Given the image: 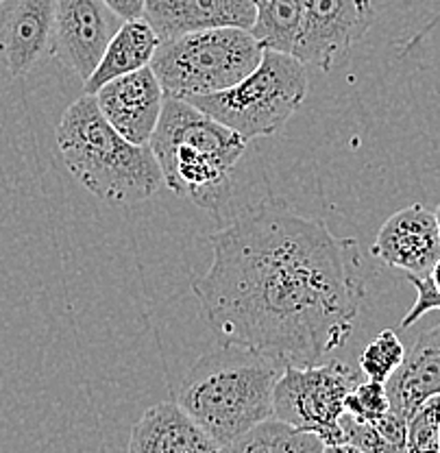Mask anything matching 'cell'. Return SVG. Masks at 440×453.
<instances>
[{"instance_id":"cell-1","label":"cell","mask_w":440,"mask_h":453,"mask_svg":"<svg viewBox=\"0 0 440 453\" xmlns=\"http://www.w3.org/2000/svg\"><path fill=\"white\" fill-rule=\"evenodd\" d=\"M212 249L192 290L222 342L307 366L351 338L367 295L353 238L266 198L216 231Z\"/></svg>"},{"instance_id":"cell-2","label":"cell","mask_w":440,"mask_h":453,"mask_svg":"<svg viewBox=\"0 0 440 453\" xmlns=\"http://www.w3.org/2000/svg\"><path fill=\"white\" fill-rule=\"evenodd\" d=\"M283 368L273 357L222 342L214 351L203 353L186 372L177 403L225 447L275 417L273 393Z\"/></svg>"},{"instance_id":"cell-3","label":"cell","mask_w":440,"mask_h":453,"mask_svg":"<svg viewBox=\"0 0 440 453\" xmlns=\"http://www.w3.org/2000/svg\"><path fill=\"white\" fill-rule=\"evenodd\" d=\"M247 144L249 140L216 118L170 96L149 140L166 186L210 214L225 205Z\"/></svg>"},{"instance_id":"cell-4","label":"cell","mask_w":440,"mask_h":453,"mask_svg":"<svg viewBox=\"0 0 440 453\" xmlns=\"http://www.w3.org/2000/svg\"><path fill=\"white\" fill-rule=\"evenodd\" d=\"M57 149L79 183L105 203L131 205L155 196L164 174L149 144L125 140L83 94L57 125Z\"/></svg>"},{"instance_id":"cell-5","label":"cell","mask_w":440,"mask_h":453,"mask_svg":"<svg viewBox=\"0 0 440 453\" xmlns=\"http://www.w3.org/2000/svg\"><path fill=\"white\" fill-rule=\"evenodd\" d=\"M262 55L247 28H212L162 42L151 68L166 96L186 101L234 88L258 68Z\"/></svg>"},{"instance_id":"cell-6","label":"cell","mask_w":440,"mask_h":453,"mask_svg":"<svg viewBox=\"0 0 440 453\" xmlns=\"http://www.w3.org/2000/svg\"><path fill=\"white\" fill-rule=\"evenodd\" d=\"M307 96V65L295 55L264 50L258 68L234 88L186 98L244 140L277 134Z\"/></svg>"},{"instance_id":"cell-7","label":"cell","mask_w":440,"mask_h":453,"mask_svg":"<svg viewBox=\"0 0 440 453\" xmlns=\"http://www.w3.org/2000/svg\"><path fill=\"white\" fill-rule=\"evenodd\" d=\"M359 384V372L343 360L283 368L273 393L275 418L297 429L314 432L325 445L344 442L340 417L344 401Z\"/></svg>"},{"instance_id":"cell-8","label":"cell","mask_w":440,"mask_h":453,"mask_svg":"<svg viewBox=\"0 0 440 453\" xmlns=\"http://www.w3.org/2000/svg\"><path fill=\"white\" fill-rule=\"evenodd\" d=\"M375 22L373 0H305L295 55L301 64L329 73L340 55L362 40Z\"/></svg>"},{"instance_id":"cell-9","label":"cell","mask_w":440,"mask_h":453,"mask_svg":"<svg viewBox=\"0 0 440 453\" xmlns=\"http://www.w3.org/2000/svg\"><path fill=\"white\" fill-rule=\"evenodd\" d=\"M105 0H55V25L49 55L88 79L122 27Z\"/></svg>"},{"instance_id":"cell-10","label":"cell","mask_w":440,"mask_h":453,"mask_svg":"<svg viewBox=\"0 0 440 453\" xmlns=\"http://www.w3.org/2000/svg\"><path fill=\"white\" fill-rule=\"evenodd\" d=\"M94 98L105 120L122 138L134 144H149L162 116L166 94L153 68L146 65L105 83Z\"/></svg>"},{"instance_id":"cell-11","label":"cell","mask_w":440,"mask_h":453,"mask_svg":"<svg viewBox=\"0 0 440 453\" xmlns=\"http://www.w3.org/2000/svg\"><path fill=\"white\" fill-rule=\"evenodd\" d=\"M371 253L388 268L405 275H428L440 259V235L434 211L421 203L395 211L377 231Z\"/></svg>"},{"instance_id":"cell-12","label":"cell","mask_w":440,"mask_h":453,"mask_svg":"<svg viewBox=\"0 0 440 453\" xmlns=\"http://www.w3.org/2000/svg\"><path fill=\"white\" fill-rule=\"evenodd\" d=\"M55 0H3L0 3V68L25 77L50 49Z\"/></svg>"},{"instance_id":"cell-13","label":"cell","mask_w":440,"mask_h":453,"mask_svg":"<svg viewBox=\"0 0 440 453\" xmlns=\"http://www.w3.org/2000/svg\"><path fill=\"white\" fill-rule=\"evenodd\" d=\"M144 20L162 42L212 28L235 27L251 31L255 4L253 0H146Z\"/></svg>"},{"instance_id":"cell-14","label":"cell","mask_w":440,"mask_h":453,"mask_svg":"<svg viewBox=\"0 0 440 453\" xmlns=\"http://www.w3.org/2000/svg\"><path fill=\"white\" fill-rule=\"evenodd\" d=\"M127 453H222V447L181 405L162 401L134 425Z\"/></svg>"},{"instance_id":"cell-15","label":"cell","mask_w":440,"mask_h":453,"mask_svg":"<svg viewBox=\"0 0 440 453\" xmlns=\"http://www.w3.org/2000/svg\"><path fill=\"white\" fill-rule=\"evenodd\" d=\"M390 410L410 418L421 405L440 395V323L419 336L404 365L386 381Z\"/></svg>"},{"instance_id":"cell-16","label":"cell","mask_w":440,"mask_h":453,"mask_svg":"<svg viewBox=\"0 0 440 453\" xmlns=\"http://www.w3.org/2000/svg\"><path fill=\"white\" fill-rule=\"evenodd\" d=\"M159 44H162V40L144 18L125 20L107 44L94 73L83 81L85 94L94 96L103 85L113 81V79L138 73V70L151 65Z\"/></svg>"},{"instance_id":"cell-17","label":"cell","mask_w":440,"mask_h":453,"mask_svg":"<svg viewBox=\"0 0 440 453\" xmlns=\"http://www.w3.org/2000/svg\"><path fill=\"white\" fill-rule=\"evenodd\" d=\"M325 447L319 434L297 429L273 417L222 447V453H323Z\"/></svg>"},{"instance_id":"cell-18","label":"cell","mask_w":440,"mask_h":453,"mask_svg":"<svg viewBox=\"0 0 440 453\" xmlns=\"http://www.w3.org/2000/svg\"><path fill=\"white\" fill-rule=\"evenodd\" d=\"M255 22L251 35L264 50L295 53L297 40L303 27L305 0H253Z\"/></svg>"},{"instance_id":"cell-19","label":"cell","mask_w":440,"mask_h":453,"mask_svg":"<svg viewBox=\"0 0 440 453\" xmlns=\"http://www.w3.org/2000/svg\"><path fill=\"white\" fill-rule=\"evenodd\" d=\"M405 353L408 351L395 329H384L359 353V371L367 375V380L386 384L395 375L397 368L404 365Z\"/></svg>"},{"instance_id":"cell-20","label":"cell","mask_w":440,"mask_h":453,"mask_svg":"<svg viewBox=\"0 0 440 453\" xmlns=\"http://www.w3.org/2000/svg\"><path fill=\"white\" fill-rule=\"evenodd\" d=\"M408 453H440V395L425 401L408 418Z\"/></svg>"},{"instance_id":"cell-21","label":"cell","mask_w":440,"mask_h":453,"mask_svg":"<svg viewBox=\"0 0 440 453\" xmlns=\"http://www.w3.org/2000/svg\"><path fill=\"white\" fill-rule=\"evenodd\" d=\"M390 412V399H388L386 384L367 380L358 384L344 401V414L356 418L358 423H377Z\"/></svg>"},{"instance_id":"cell-22","label":"cell","mask_w":440,"mask_h":453,"mask_svg":"<svg viewBox=\"0 0 440 453\" xmlns=\"http://www.w3.org/2000/svg\"><path fill=\"white\" fill-rule=\"evenodd\" d=\"M340 427L344 432V442H349V445H353L362 453H408L405 447L388 441L375 425L358 423L349 414L340 417Z\"/></svg>"},{"instance_id":"cell-23","label":"cell","mask_w":440,"mask_h":453,"mask_svg":"<svg viewBox=\"0 0 440 453\" xmlns=\"http://www.w3.org/2000/svg\"><path fill=\"white\" fill-rule=\"evenodd\" d=\"M405 280L414 286L416 303L410 308L408 314L404 316V320H401V329L413 327L416 320L423 319L428 311H434V310L440 311V292L436 290V286H434L432 275H429V273L428 275H405Z\"/></svg>"},{"instance_id":"cell-24","label":"cell","mask_w":440,"mask_h":453,"mask_svg":"<svg viewBox=\"0 0 440 453\" xmlns=\"http://www.w3.org/2000/svg\"><path fill=\"white\" fill-rule=\"evenodd\" d=\"M110 9L122 20H135V18H144L146 0H105Z\"/></svg>"},{"instance_id":"cell-25","label":"cell","mask_w":440,"mask_h":453,"mask_svg":"<svg viewBox=\"0 0 440 453\" xmlns=\"http://www.w3.org/2000/svg\"><path fill=\"white\" fill-rule=\"evenodd\" d=\"M323 453H362V451L356 449L353 445H349V442H340V445H328Z\"/></svg>"},{"instance_id":"cell-26","label":"cell","mask_w":440,"mask_h":453,"mask_svg":"<svg viewBox=\"0 0 440 453\" xmlns=\"http://www.w3.org/2000/svg\"><path fill=\"white\" fill-rule=\"evenodd\" d=\"M429 275H432L434 286H436V290L440 292V259L436 264H434V268H432V273H429Z\"/></svg>"},{"instance_id":"cell-27","label":"cell","mask_w":440,"mask_h":453,"mask_svg":"<svg viewBox=\"0 0 440 453\" xmlns=\"http://www.w3.org/2000/svg\"><path fill=\"white\" fill-rule=\"evenodd\" d=\"M434 216H436V225H438V235H440V205L436 207V211H434Z\"/></svg>"},{"instance_id":"cell-28","label":"cell","mask_w":440,"mask_h":453,"mask_svg":"<svg viewBox=\"0 0 440 453\" xmlns=\"http://www.w3.org/2000/svg\"><path fill=\"white\" fill-rule=\"evenodd\" d=\"M0 3H3V0H0Z\"/></svg>"}]
</instances>
